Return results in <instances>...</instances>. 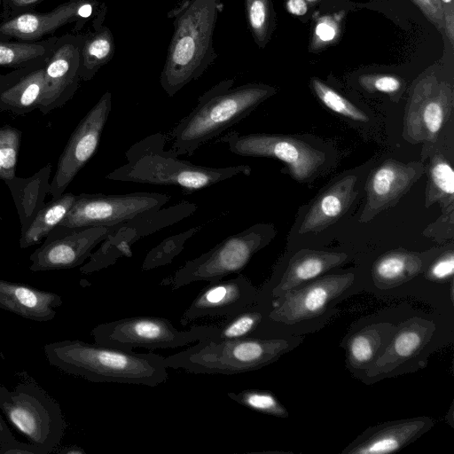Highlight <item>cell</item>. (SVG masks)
<instances>
[{
    "instance_id": "6da1fadb",
    "label": "cell",
    "mask_w": 454,
    "mask_h": 454,
    "mask_svg": "<svg viewBox=\"0 0 454 454\" xmlns=\"http://www.w3.org/2000/svg\"><path fill=\"white\" fill-rule=\"evenodd\" d=\"M50 364L91 382L155 387L168 379L165 357L112 346L65 340L43 347Z\"/></svg>"
},
{
    "instance_id": "7a4b0ae2",
    "label": "cell",
    "mask_w": 454,
    "mask_h": 454,
    "mask_svg": "<svg viewBox=\"0 0 454 454\" xmlns=\"http://www.w3.org/2000/svg\"><path fill=\"white\" fill-rule=\"evenodd\" d=\"M223 7L221 0H184L168 13L175 30L160 82L169 97L199 79L216 58L212 38Z\"/></svg>"
},
{
    "instance_id": "3957f363",
    "label": "cell",
    "mask_w": 454,
    "mask_h": 454,
    "mask_svg": "<svg viewBox=\"0 0 454 454\" xmlns=\"http://www.w3.org/2000/svg\"><path fill=\"white\" fill-rule=\"evenodd\" d=\"M166 136L156 132L133 144L125 153L127 162L106 176L113 181L171 185L198 191L238 175L249 176L248 165L221 168L195 165L164 149Z\"/></svg>"
},
{
    "instance_id": "277c9868",
    "label": "cell",
    "mask_w": 454,
    "mask_h": 454,
    "mask_svg": "<svg viewBox=\"0 0 454 454\" xmlns=\"http://www.w3.org/2000/svg\"><path fill=\"white\" fill-rule=\"evenodd\" d=\"M233 83V79H226L206 91L192 111L173 129L170 150L176 156H192L200 145L246 118L275 93L274 88L264 84L231 88Z\"/></svg>"
},
{
    "instance_id": "5b68a950",
    "label": "cell",
    "mask_w": 454,
    "mask_h": 454,
    "mask_svg": "<svg viewBox=\"0 0 454 454\" xmlns=\"http://www.w3.org/2000/svg\"><path fill=\"white\" fill-rule=\"evenodd\" d=\"M290 348L286 340L254 334L227 340L207 337L194 346L165 357V364L168 368L190 373L233 375L272 364Z\"/></svg>"
},
{
    "instance_id": "8992f818",
    "label": "cell",
    "mask_w": 454,
    "mask_h": 454,
    "mask_svg": "<svg viewBox=\"0 0 454 454\" xmlns=\"http://www.w3.org/2000/svg\"><path fill=\"white\" fill-rule=\"evenodd\" d=\"M0 409L36 454L59 445L66 423L59 405L37 384L20 382L12 390L0 386Z\"/></svg>"
},
{
    "instance_id": "52a82bcc",
    "label": "cell",
    "mask_w": 454,
    "mask_h": 454,
    "mask_svg": "<svg viewBox=\"0 0 454 454\" xmlns=\"http://www.w3.org/2000/svg\"><path fill=\"white\" fill-rule=\"evenodd\" d=\"M272 236V228L267 224H255L231 235L206 253L187 261L161 285L171 286L176 290L192 282H214L239 273Z\"/></svg>"
},
{
    "instance_id": "ba28073f",
    "label": "cell",
    "mask_w": 454,
    "mask_h": 454,
    "mask_svg": "<svg viewBox=\"0 0 454 454\" xmlns=\"http://www.w3.org/2000/svg\"><path fill=\"white\" fill-rule=\"evenodd\" d=\"M215 325H192L177 330L169 319L161 317H124L95 326L90 334L95 343L125 349L176 348L213 335Z\"/></svg>"
},
{
    "instance_id": "9c48e42d",
    "label": "cell",
    "mask_w": 454,
    "mask_h": 454,
    "mask_svg": "<svg viewBox=\"0 0 454 454\" xmlns=\"http://www.w3.org/2000/svg\"><path fill=\"white\" fill-rule=\"evenodd\" d=\"M170 200L168 194L138 192L126 194L76 195L74 205L57 225L67 229L110 227L158 210Z\"/></svg>"
},
{
    "instance_id": "30bf717a",
    "label": "cell",
    "mask_w": 454,
    "mask_h": 454,
    "mask_svg": "<svg viewBox=\"0 0 454 454\" xmlns=\"http://www.w3.org/2000/svg\"><path fill=\"white\" fill-rule=\"evenodd\" d=\"M197 207L195 203L183 201L110 226L101 246L80 271L92 273L115 263L121 257L131 256V245L136 241L190 216Z\"/></svg>"
},
{
    "instance_id": "8fae6325",
    "label": "cell",
    "mask_w": 454,
    "mask_h": 454,
    "mask_svg": "<svg viewBox=\"0 0 454 454\" xmlns=\"http://www.w3.org/2000/svg\"><path fill=\"white\" fill-rule=\"evenodd\" d=\"M240 156L270 157L285 162L297 181L309 178L325 162V155L309 145L292 137L262 133L241 135L231 131L217 139Z\"/></svg>"
},
{
    "instance_id": "7c38bea8",
    "label": "cell",
    "mask_w": 454,
    "mask_h": 454,
    "mask_svg": "<svg viewBox=\"0 0 454 454\" xmlns=\"http://www.w3.org/2000/svg\"><path fill=\"white\" fill-rule=\"evenodd\" d=\"M111 108L112 94L106 91L74 129L59 158L51 181V200L64 193L74 176L96 153Z\"/></svg>"
},
{
    "instance_id": "4fadbf2b",
    "label": "cell",
    "mask_w": 454,
    "mask_h": 454,
    "mask_svg": "<svg viewBox=\"0 0 454 454\" xmlns=\"http://www.w3.org/2000/svg\"><path fill=\"white\" fill-rule=\"evenodd\" d=\"M109 227L67 229L56 226L29 256L32 271L68 270L82 265L101 243Z\"/></svg>"
},
{
    "instance_id": "5bb4252c",
    "label": "cell",
    "mask_w": 454,
    "mask_h": 454,
    "mask_svg": "<svg viewBox=\"0 0 454 454\" xmlns=\"http://www.w3.org/2000/svg\"><path fill=\"white\" fill-rule=\"evenodd\" d=\"M453 106V89L434 74L415 85L405 114V131L412 141L433 140L442 129Z\"/></svg>"
},
{
    "instance_id": "9a60e30c",
    "label": "cell",
    "mask_w": 454,
    "mask_h": 454,
    "mask_svg": "<svg viewBox=\"0 0 454 454\" xmlns=\"http://www.w3.org/2000/svg\"><path fill=\"white\" fill-rule=\"evenodd\" d=\"M354 273L328 275L277 298L268 318L276 323L294 325L321 315L327 305L348 290Z\"/></svg>"
},
{
    "instance_id": "2e32d148",
    "label": "cell",
    "mask_w": 454,
    "mask_h": 454,
    "mask_svg": "<svg viewBox=\"0 0 454 454\" xmlns=\"http://www.w3.org/2000/svg\"><path fill=\"white\" fill-rule=\"evenodd\" d=\"M82 35L57 36L44 70L45 87L37 110L47 114L62 107L75 94L79 82L80 48Z\"/></svg>"
},
{
    "instance_id": "e0dca14e",
    "label": "cell",
    "mask_w": 454,
    "mask_h": 454,
    "mask_svg": "<svg viewBox=\"0 0 454 454\" xmlns=\"http://www.w3.org/2000/svg\"><path fill=\"white\" fill-rule=\"evenodd\" d=\"M98 8L96 0H67L49 12L19 14L0 21V38L39 41L70 23L80 29Z\"/></svg>"
},
{
    "instance_id": "ac0fdd59",
    "label": "cell",
    "mask_w": 454,
    "mask_h": 454,
    "mask_svg": "<svg viewBox=\"0 0 454 454\" xmlns=\"http://www.w3.org/2000/svg\"><path fill=\"white\" fill-rule=\"evenodd\" d=\"M424 173L419 162L407 164L393 159L375 168L366 183L367 200L360 221L365 223L394 206Z\"/></svg>"
},
{
    "instance_id": "d6986e66",
    "label": "cell",
    "mask_w": 454,
    "mask_h": 454,
    "mask_svg": "<svg viewBox=\"0 0 454 454\" xmlns=\"http://www.w3.org/2000/svg\"><path fill=\"white\" fill-rule=\"evenodd\" d=\"M256 292L243 275L209 282L193 299L180 318L188 323L206 317H228L249 306Z\"/></svg>"
},
{
    "instance_id": "ffe728a7",
    "label": "cell",
    "mask_w": 454,
    "mask_h": 454,
    "mask_svg": "<svg viewBox=\"0 0 454 454\" xmlns=\"http://www.w3.org/2000/svg\"><path fill=\"white\" fill-rule=\"evenodd\" d=\"M434 425L429 417H417L372 427L348 444L342 453L387 454L400 450Z\"/></svg>"
},
{
    "instance_id": "44dd1931",
    "label": "cell",
    "mask_w": 454,
    "mask_h": 454,
    "mask_svg": "<svg viewBox=\"0 0 454 454\" xmlns=\"http://www.w3.org/2000/svg\"><path fill=\"white\" fill-rule=\"evenodd\" d=\"M435 324L422 317H412L401 323L380 356L367 368L370 378L387 375L418 356L430 341Z\"/></svg>"
},
{
    "instance_id": "7402d4cb",
    "label": "cell",
    "mask_w": 454,
    "mask_h": 454,
    "mask_svg": "<svg viewBox=\"0 0 454 454\" xmlns=\"http://www.w3.org/2000/svg\"><path fill=\"white\" fill-rule=\"evenodd\" d=\"M62 303V297L55 293L0 279V308L26 319L51 321Z\"/></svg>"
},
{
    "instance_id": "603a6c76",
    "label": "cell",
    "mask_w": 454,
    "mask_h": 454,
    "mask_svg": "<svg viewBox=\"0 0 454 454\" xmlns=\"http://www.w3.org/2000/svg\"><path fill=\"white\" fill-rule=\"evenodd\" d=\"M47 59L14 69L12 80L0 90V112L23 115L38 109L44 92Z\"/></svg>"
},
{
    "instance_id": "cb8c5ba5",
    "label": "cell",
    "mask_w": 454,
    "mask_h": 454,
    "mask_svg": "<svg viewBox=\"0 0 454 454\" xmlns=\"http://www.w3.org/2000/svg\"><path fill=\"white\" fill-rule=\"evenodd\" d=\"M356 180L355 175L346 176L321 194L305 215L299 232L321 231L343 215L356 197Z\"/></svg>"
},
{
    "instance_id": "d4e9b609",
    "label": "cell",
    "mask_w": 454,
    "mask_h": 454,
    "mask_svg": "<svg viewBox=\"0 0 454 454\" xmlns=\"http://www.w3.org/2000/svg\"><path fill=\"white\" fill-rule=\"evenodd\" d=\"M346 259L345 253L300 250L290 259L279 283L272 289V297H281L285 293L341 264Z\"/></svg>"
},
{
    "instance_id": "484cf974",
    "label": "cell",
    "mask_w": 454,
    "mask_h": 454,
    "mask_svg": "<svg viewBox=\"0 0 454 454\" xmlns=\"http://www.w3.org/2000/svg\"><path fill=\"white\" fill-rule=\"evenodd\" d=\"M51 164L48 163L30 177L16 176L4 181L14 201L20 222L21 232L29 225L37 212L44 207V200L49 195Z\"/></svg>"
},
{
    "instance_id": "4316f807",
    "label": "cell",
    "mask_w": 454,
    "mask_h": 454,
    "mask_svg": "<svg viewBox=\"0 0 454 454\" xmlns=\"http://www.w3.org/2000/svg\"><path fill=\"white\" fill-rule=\"evenodd\" d=\"M396 328L393 324L381 322L372 324L353 334L346 348L349 368L365 372L383 352Z\"/></svg>"
},
{
    "instance_id": "83f0119b",
    "label": "cell",
    "mask_w": 454,
    "mask_h": 454,
    "mask_svg": "<svg viewBox=\"0 0 454 454\" xmlns=\"http://www.w3.org/2000/svg\"><path fill=\"white\" fill-rule=\"evenodd\" d=\"M424 262L418 254L408 251H391L379 257L372 268L374 285L380 290H388L419 275Z\"/></svg>"
},
{
    "instance_id": "f1b7e54d",
    "label": "cell",
    "mask_w": 454,
    "mask_h": 454,
    "mask_svg": "<svg viewBox=\"0 0 454 454\" xmlns=\"http://www.w3.org/2000/svg\"><path fill=\"white\" fill-rule=\"evenodd\" d=\"M103 18L94 20L93 32L82 35L79 66L81 81L91 80L98 69L114 55V37L109 28L101 25Z\"/></svg>"
},
{
    "instance_id": "f546056e",
    "label": "cell",
    "mask_w": 454,
    "mask_h": 454,
    "mask_svg": "<svg viewBox=\"0 0 454 454\" xmlns=\"http://www.w3.org/2000/svg\"><path fill=\"white\" fill-rule=\"evenodd\" d=\"M76 195L67 192L45 204L21 232L20 247L27 248L39 243L64 219L74 203Z\"/></svg>"
},
{
    "instance_id": "4dcf8cb0",
    "label": "cell",
    "mask_w": 454,
    "mask_h": 454,
    "mask_svg": "<svg viewBox=\"0 0 454 454\" xmlns=\"http://www.w3.org/2000/svg\"><path fill=\"white\" fill-rule=\"evenodd\" d=\"M57 36L39 41L0 38V67H26L45 59L51 54Z\"/></svg>"
},
{
    "instance_id": "1f68e13d",
    "label": "cell",
    "mask_w": 454,
    "mask_h": 454,
    "mask_svg": "<svg viewBox=\"0 0 454 454\" xmlns=\"http://www.w3.org/2000/svg\"><path fill=\"white\" fill-rule=\"evenodd\" d=\"M264 319L263 312L257 307H246L243 309L225 317L216 330L208 336L213 340H227L253 335Z\"/></svg>"
},
{
    "instance_id": "d6a6232c",
    "label": "cell",
    "mask_w": 454,
    "mask_h": 454,
    "mask_svg": "<svg viewBox=\"0 0 454 454\" xmlns=\"http://www.w3.org/2000/svg\"><path fill=\"white\" fill-rule=\"evenodd\" d=\"M454 171L450 162L442 155H435L429 168V183L427 206L441 203L442 207H452L454 200Z\"/></svg>"
},
{
    "instance_id": "836d02e7",
    "label": "cell",
    "mask_w": 454,
    "mask_h": 454,
    "mask_svg": "<svg viewBox=\"0 0 454 454\" xmlns=\"http://www.w3.org/2000/svg\"><path fill=\"white\" fill-rule=\"evenodd\" d=\"M228 397L238 403L263 414L287 418V410L270 392L260 389H246L240 392H229Z\"/></svg>"
},
{
    "instance_id": "e575fe53",
    "label": "cell",
    "mask_w": 454,
    "mask_h": 454,
    "mask_svg": "<svg viewBox=\"0 0 454 454\" xmlns=\"http://www.w3.org/2000/svg\"><path fill=\"white\" fill-rule=\"evenodd\" d=\"M22 132L10 125L0 126V179L15 176Z\"/></svg>"
},
{
    "instance_id": "d590c367",
    "label": "cell",
    "mask_w": 454,
    "mask_h": 454,
    "mask_svg": "<svg viewBox=\"0 0 454 454\" xmlns=\"http://www.w3.org/2000/svg\"><path fill=\"white\" fill-rule=\"evenodd\" d=\"M198 229L199 227L192 228L164 239L146 254L142 265V270H149L170 263L183 250L186 240H188Z\"/></svg>"
},
{
    "instance_id": "8d00e7d4",
    "label": "cell",
    "mask_w": 454,
    "mask_h": 454,
    "mask_svg": "<svg viewBox=\"0 0 454 454\" xmlns=\"http://www.w3.org/2000/svg\"><path fill=\"white\" fill-rule=\"evenodd\" d=\"M311 84L317 97L332 111L354 121H368V116L362 110L319 79H311Z\"/></svg>"
},
{
    "instance_id": "74e56055",
    "label": "cell",
    "mask_w": 454,
    "mask_h": 454,
    "mask_svg": "<svg viewBox=\"0 0 454 454\" xmlns=\"http://www.w3.org/2000/svg\"><path fill=\"white\" fill-rule=\"evenodd\" d=\"M247 18L254 41L263 47L268 40L272 22L270 0H245Z\"/></svg>"
},
{
    "instance_id": "f35d334b",
    "label": "cell",
    "mask_w": 454,
    "mask_h": 454,
    "mask_svg": "<svg viewBox=\"0 0 454 454\" xmlns=\"http://www.w3.org/2000/svg\"><path fill=\"white\" fill-rule=\"evenodd\" d=\"M344 12L325 15L318 19L316 23L310 49L318 51L331 44L340 33V23Z\"/></svg>"
},
{
    "instance_id": "ab89813d",
    "label": "cell",
    "mask_w": 454,
    "mask_h": 454,
    "mask_svg": "<svg viewBox=\"0 0 454 454\" xmlns=\"http://www.w3.org/2000/svg\"><path fill=\"white\" fill-rule=\"evenodd\" d=\"M361 86L368 91L392 94L400 90L402 81L390 74H364L358 79Z\"/></svg>"
},
{
    "instance_id": "60d3db41",
    "label": "cell",
    "mask_w": 454,
    "mask_h": 454,
    "mask_svg": "<svg viewBox=\"0 0 454 454\" xmlns=\"http://www.w3.org/2000/svg\"><path fill=\"white\" fill-rule=\"evenodd\" d=\"M454 273V254L447 251L438 257L427 269L425 278L430 281L439 282L451 278Z\"/></svg>"
},
{
    "instance_id": "b9f144b4",
    "label": "cell",
    "mask_w": 454,
    "mask_h": 454,
    "mask_svg": "<svg viewBox=\"0 0 454 454\" xmlns=\"http://www.w3.org/2000/svg\"><path fill=\"white\" fill-rule=\"evenodd\" d=\"M427 20L439 30L444 29V17L441 0H412Z\"/></svg>"
},
{
    "instance_id": "7bdbcfd3",
    "label": "cell",
    "mask_w": 454,
    "mask_h": 454,
    "mask_svg": "<svg viewBox=\"0 0 454 454\" xmlns=\"http://www.w3.org/2000/svg\"><path fill=\"white\" fill-rule=\"evenodd\" d=\"M43 0H1L0 21L25 12L35 11Z\"/></svg>"
},
{
    "instance_id": "ee69618b",
    "label": "cell",
    "mask_w": 454,
    "mask_h": 454,
    "mask_svg": "<svg viewBox=\"0 0 454 454\" xmlns=\"http://www.w3.org/2000/svg\"><path fill=\"white\" fill-rule=\"evenodd\" d=\"M445 34L450 43L453 46L454 43V7L453 0H441Z\"/></svg>"
},
{
    "instance_id": "f6af8a7d",
    "label": "cell",
    "mask_w": 454,
    "mask_h": 454,
    "mask_svg": "<svg viewBox=\"0 0 454 454\" xmlns=\"http://www.w3.org/2000/svg\"><path fill=\"white\" fill-rule=\"evenodd\" d=\"M286 6L290 13L296 16L304 15L308 11L306 0H287Z\"/></svg>"
},
{
    "instance_id": "bcb514c9",
    "label": "cell",
    "mask_w": 454,
    "mask_h": 454,
    "mask_svg": "<svg viewBox=\"0 0 454 454\" xmlns=\"http://www.w3.org/2000/svg\"><path fill=\"white\" fill-rule=\"evenodd\" d=\"M13 76L14 70L5 74H0V90H3L12 80Z\"/></svg>"
},
{
    "instance_id": "7dc6e473",
    "label": "cell",
    "mask_w": 454,
    "mask_h": 454,
    "mask_svg": "<svg viewBox=\"0 0 454 454\" xmlns=\"http://www.w3.org/2000/svg\"><path fill=\"white\" fill-rule=\"evenodd\" d=\"M66 454H82L84 450L79 447H68L66 450L61 451Z\"/></svg>"
},
{
    "instance_id": "c3c4849f",
    "label": "cell",
    "mask_w": 454,
    "mask_h": 454,
    "mask_svg": "<svg viewBox=\"0 0 454 454\" xmlns=\"http://www.w3.org/2000/svg\"><path fill=\"white\" fill-rule=\"evenodd\" d=\"M0 433L5 434H10V431H9L8 427H6V425L1 416H0Z\"/></svg>"
},
{
    "instance_id": "681fc988",
    "label": "cell",
    "mask_w": 454,
    "mask_h": 454,
    "mask_svg": "<svg viewBox=\"0 0 454 454\" xmlns=\"http://www.w3.org/2000/svg\"><path fill=\"white\" fill-rule=\"evenodd\" d=\"M318 0H306L307 3L309 4H315L317 3Z\"/></svg>"
},
{
    "instance_id": "f907efd6",
    "label": "cell",
    "mask_w": 454,
    "mask_h": 454,
    "mask_svg": "<svg viewBox=\"0 0 454 454\" xmlns=\"http://www.w3.org/2000/svg\"><path fill=\"white\" fill-rule=\"evenodd\" d=\"M0 7H1V0H0Z\"/></svg>"
}]
</instances>
